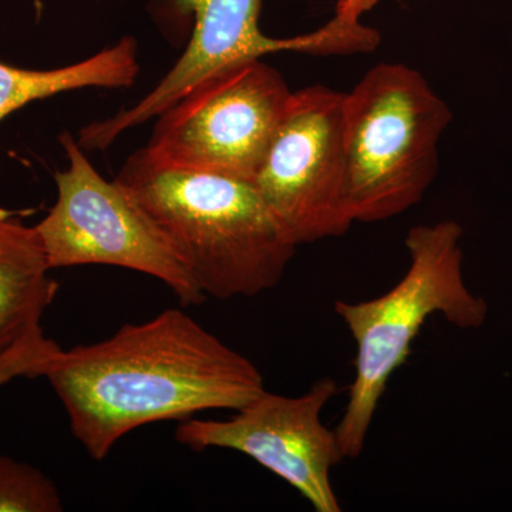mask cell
<instances>
[{
    "label": "cell",
    "mask_w": 512,
    "mask_h": 512,
    "mask_svg": "<svg viewBox=\"0 0 512 512\" xmlns=\"http://www.w3.org/2000/svg\"><path fill=\"white\" fill-rule=\"evenodd\" d=\"M338 393L330 377L301 396L265 392L228 420H184L175 440L194 451L225 448L251 457L295 488L318 512H340L330 473L345 458L322 413Z\"/></svg>",
    "instance_id": "9"
},
{
    "label": "cell",
    "mask_w": 512,
    "mask_h": 512,
    "mask_svg": "<svg viewBox=\"0 0 512 512\" xmlns=\"http://www.w3.org/2000/svg\"><path fill=\"white\" fill-rule=\"evenodd\" d=\"M453 114L426 77L402 63L372 67L345 93L343 133L355 222H380L423 200Z\"/></svg>",
    "instance_id": "4"
},
{
    "label": "cell",
    "mask_w": 512,
    "mask_h": 512,
    "mask_svg": "<svg viewBox=\"0 0 512 512\" xmlns=\"http://www.w3.org/2000/svg\"><path fill=\"white\" fill-rule=\"evenodd\" d=\"M380 0H336L333 18L346 23H359L365 13L370 12Z\"/></svg>",
    "instance_id": "14"
},
{
    "label": "cell",
    "mask_w": 512,
    "mask_h": 512,
    "mask_svg": "<svg viewBox=\"0 0 512 512\" xmlns=\"http://www.w3.org/2000/svg\"><path fill=\"white\" fill-rule=\"evenodd\" d=\"M60 350L55 340L46 338L42 328L33 330L0 352V387L19 377H45Z\"/></svg>",
    "instance_id": "13"
},
{
    "label": "cell",
    "mask_w": 512,
    "mask_h": 512,
    "mask_svg": "<svg viewBox=\"0 0 512 512\" xmlns=\"http://www.w3.org/2000/svg\"><path fill=\"white\" fill-rule=\"evenodd\" d=\"M461 237L454 221L417 225L404 241L410 265L399 284L372 301L335 303L357 346L348 406L335 430L345 458L362 454L387 384L427 319L439 313L460 329H478L487 320V303L464 282Z\"/></svg>",
    "instance_id": "3"
},
{
    "label": "cell",
    "mask_w": 512,
    "mask_h": 512,
    "mask_svg": "<svg viewBox=\"0 0 512 512\" xmlns=\"http://www.w3.org/2000/svg\"><path fill=\"white\" fill-rule=\"evenodd\" d=\"M73 436L101 461L133 430L237 410L265 392L258 367L181 311L167 309L113 336L60 350L46 370Z\"/></svg>",
    "instance_id": "1"
},
{
    "label": "cell",
    "mask_w": 512,
    "mask_h": 512,
    "mask_svg": "<svg viewBox=\"0 0 512 512\" xmlns=\"http://www.w3.org/2000/svg\"><path fill=\"white\" fill-rule=\"evenodd\" d=\"M205 296L275 288L296 252L252 181L160 163L138 150L116 177Z\"/></svg>",
    "instance_id": "2"
},
{
    "label": "cell",
    "mask_w": 512,
    "mask_h": 512,
    "mask_svg": "<svg viewBox=\"0 0 512 512\" xmlns=\"http://www.w3.org/2000/svg\"><path fill=\"white\" fill-rule=\"evenodd\" d=\"M345 93L322 84L292 92L254 183L296 247L355 224L343 133Z\"/></svg>",
    "instance_id": "7"
},
{
    "label": "cell",
    "mask_w": 512,
    "mask_h": 512,
    "mask_svg": "<svg viewBox=\"0 0 512 512\" xmlns=\"http://www.w3.org/2000/svg\"><path fill=\"white\" fill-rule=\"evenodd\" d=\"M292 92L262 59L231 64L158 117L146 151L160 163L252 181Z\"/></svg>",
    "instance_id": "6"
},
{
    "label": "cell",
    "mask_w": 512,
    "mask_h": 512,
    "mask_svg": "<svg viewBox=\"0 0 512 512\" xmlns=\"http://www.w3.org/2000/svg\"><path fill=\"white\" fill-rule=\"evenodd\" d=\"M59 140L69 167L55 175L56 204L35 227L50 269L117 266L163 282L181 306L204 302L207 296L136 202L101 177L72 134Z\"/></svg>",
    "instance_id": "5"
},
{
    "label": "cell",
    "mask_w": 512,
    "mask_h": 512,
    "mask_svg": "<svg viewBox=\"0 0 512 512\" xmlns=\"http://www.w3.org/2000/svg\"><path fill=\"white\" fill-rule=\"evenodd\" d=\"M63 501L42 471L10 457H0V512H60Z\"/></svg>",
    "instance_id": "12"
},
{
    "label": "cell",
    "mask_w": 512,
    "mask_h": 512,
    "mask_svg": "<svg viewBox=\"0 0 512 512\" xmlns=\"http://www.w3.org/2000/svg\"><path fill=\"white\" fill-rule=\"evenodd\" d=\"M180 16H191L192 36L183 55L160 83L134 106L80 130L84 150H107L130 128L160 116L212 73L279 52L352 55L375 50L380 35L362 23L333 18L308 35L275 39L259 28L262 0H171Z\"/></svg>",
    "instance_id": "8"
},
{
    "label": "cell",
    "mask_w": 512,
    "mask_h": 512,
    "mask_svg": "<svg viewBox=\"0 0 512 512\" xmlns=\"http://www.w3.org/2000/svg\"><path fill=\"white\" fill-rule=\"evenodd\" d=\"M140 63L134 37H123L99 53L52 70H25L0 63V121L36 100L73 90L123 89L136 82Z\"/></svg>",
    "instance_id": "11"
},
{
    "label": "cell",
    "mask_w": 512,
    "mask_h": 512,
    "mask_svg": "<svg viewBox=\"0 0 512 512\" xmlns=\"http://www.w3.org/2000/svg\"><path fill=\"white\" fill-rule=\"evenodd\" d=\"M35 227L0 208V352L42 328L59 285Z\"/></svg>",
    "instance_id": "10"
}]
</instances>
